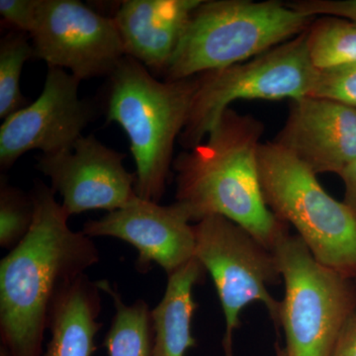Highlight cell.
Instances as JSON below:
<instances>
[{"label":"cell","instance_id":"cell-1","mask_svg":"<svg viewBox=\"0 0 356 356\" xmlns=\"http://www.w3.org/2000/svg\"><path fill=\"white\" fill-rule=\"evenodd\" d=\"M55 194L35 181L31 228L0 262V337L11 356H43L56 293L99 261L90 238L70 228Z\"/></svg>","mask_w":356,"mask_h":356},{"label":"cell","instance_id":"cell-2","mask_svg":"<svg viewBox=\"0 0 356 356\" xmlns=\"http://www.w3.org/2000/svg\"><path fill=\"white\" fill-rule=\"evenodd\" d=\"M264 125L252 115L229 108L207 140L173 159L177 201L191 222L219 215L240 225L273 250L289 233L264 202L259 151Z\"/></svg>","mask_w":356,"mask_h":356},{"label":"cell","instance_id":"cell-3","mask_svg":"<svg viewBox=\"0 0 356 356\" xmlns=\"http://www.w3.org/2000/svg\"><path fill=\"white\" fill-rule=\"evenodd\" d=\"M107 83L106 121L115 122L127 134L136 163V194L159 203L165 195L175 143L191 111L196 76L161 81L125 56Z\"/></svg>","mask_w":356,"mask_h":356},{"label":"cell","instance_id":"cell-4","mask_svg":"<svg viewBox=\"0 0 356 356\" xmlns=\"http://www.w3.org/2000/svg\"><path fill=\"white\" fill-rule=\"evenodd\" d=\"M316 18L277 0H202L192 13L165 81L245 62L299 36Z\"/></svg>","mask_w":356,"mask_h":356},{"label":"cell","instance_id":"cell-5","mask_svg":"<svg viewBox=\"0 0 356 356\" xmlns=\"http://www.w3.org/2000/svg\"><path fill=\"white\" fill-rule=\"evenodd\" d=\"M259 175L264 202L291 225L318 261L356 278V218L317 175L273 142L261 143Z\"/></svg>","mask_w":356,"mask_h":356},{"label":"cell","instance_id":"cell-6","mask_svg":"<svg viewBox=\"0 0 356 356\" xmlns=\"http://www.w3.org/2000/svg\"><path fill=\"white\" fill-rule=\"evenodd\" d=\"M285 285L280 325L288 356H331L356 310V282L321 264L298 235L281 236L273 250Z\"/></svg>","mask_w":356,"mask_h":356},{"label":"cell","instance_id":"cell-7","mask_svg":"<svg viewBox=\"0 0 356 356\" xmlns=\"http://www.w3.org/2000/svg\"><path fill=\"white\" fill-rule=\"evenodd\" d=\"M306 31L245 62L196 76L197 86L178 143L186 151L198 146L236 100L310 95L318 70L309 58Z\"/></svg>","mask_w":356,"mask_h":356},{"label":"cell","instance_id":"cell-8","mask_svg":"<svg viewBox=\"0 0 356 356\" xmlns=\"http://www.w3.org/2000/svg\"><path fill=\"white\" fill-rule=\"evenodd\" d=\"M193 229L194 257L212 276L224 312L225 356H234V334L245 307L261 302L274 325H280V302L269 292L282 280L280 268L273 250L227 218H204Z\"/></svg>","mask_w":356,"mask_h":356},{"label":"cell","instance_id":"cell-9","mask_svg":"<svg viewBox=\"0 0 356 356\" xmlns=\"http://www.w3.org/2000/svg\"><path fill=\"white\" fill-rule=\"evenodd\" d=\"M30 38L34 58L81 81L108 77L126 56L113 18L79 0H41Z\"/></svg>","mask_w":356,"mask_h":356},{"label":"cell","instance_id":"cell-10","mask_svg":"<svg viewBox=\"0 0 356 356\" xmlns=\"http://www.w3.org/2000/svg\"><path fill=\"white\" fill-rule=\"evenodd\" d=\"M79 83L65 70L49 67L41 95L4 119L0 128L2 170L33 149L50 156L72 149L95 115L79 98Z\"/></svg>","mask_w":356,"mask_h":356},{"label":"cell","instance_id":"cell-11","mask_svg":"<svg viewBox=\"0 0 356 356\" xmlns=\"http://www.w3.org/2000/svg\"><path fill=\"white\" fill-rule=\"evenodd\" d=\"M125 158L95 136H81L70 151L39 156L36 168L63 196L67 216L90 210L112 212L137 197L136 173L126 170Z\"/></svg>","mask_w":356,"mask_h":356},{"label":"cell","instance_id":"cell-12","mask_svg":"<svg viewBox=\"0 0 356 356\" xmlns=\"http://www.w3.org/2000/svg\"><path fill=\"white\" fill-rule=\"evenodd\" d=\"M186 211L177 202L163 206L136 197L127 205L84 224L89 236H113L138 250L136 266L145 273L152 264L175 273L194 259L195 236Z\"/></svg>","mask_w":356,"mask_h":356},{"label":"cell","instance_id":"cell-13","mask_svg":"<svg viewBox=\"0 0 356 356\" xmlns=\"http://www.w3.org/2000/svg\"><path fill=\"white\" fill-rule=\"evenodd\" d=\"M273 143L316 175H339L356 159V107L310 95L290 100Z\"/></svg>","mask_w":356,"mask_h":356},{"label":"cell","instance_id":"cell-14","mask_svg":"<svg viewBox=\"0 0 356 356\" xmlns=\"http://www.w3.org/2000/svg\"><path fill=\"white\" fill-rule=\"evenodd\" d=\"M202 0H127L113 20L125 55L165 77L193 11Z\"/></svg>","mask_w":356,"mask_h":356},{"label":"cell","instance_id":"cell-15","mask_svg":"<svg viewBox=\"0 0 356 356\" xmlns=\"http://www.w3.org/2000/svg\"><path fill=\"white\" fill-rule=\"evenodd\" d=\"M99 286L86 274L60 287L48 317L51 339L43 356H92L102 310Z\"/></svg>","mask_w":356,"mask_h":356},{"label":"cell","instance_id":"cell-16","mask_svg":"<svg viewBox=\"0 0 356 356\" xmlns=\"http://www.w3.org/2000/svg\"><path fill=\"white\" fill-rule=\"evenodd\" d=\"M207 273L194 257L168 275V286L159 305L152 310L154 331V356H186L196 346L191 322L197 303L193 288L202 282Z\"/></svg>","mask_w":356,"mask_h":356},{"label":"cell","instance_id":"cell-17","mask_svg":"<svg viewBox=\"0 0 356 356\" xmlns=\"http://www.w3.org/2000/svg\"><path fill=\"white\" fill-rule=\"evenodd\" d=\"M98 286L111 297L115 315L103 346L109 356H154V331L152 310L144 300L127 305L109 281Z\"/></svg>","mask_w":356,"mask_h":356},{"label":"cell","instance_id":"cell-18","mask_svg":"<svg viewBox=\"0 0 356 356\" xmlns=\"http://www.w3.org/2000/svg\"><path fill=\"white\" fill-rule=\"evenodd\" d=\"M312 65L325 70L356 63V24L337 16L316 18L306 31Z\"/></svg>","mask_w":356,"mask_h":356},{"label":"cell","instance_id":"cell-19","mask_svg":"<svg viewBox=\"0 0 356 356\" xmlns=\"http://www.w3.org/2000/svg\"><path fill=\"white\" fill-rule=\"evenodd\" d=\"M34 58L27 34L9 33L0 42V118L6 119L27 106L21 93L20 79L26 60Z\"/></svg>","mask_w":356,"mask_h":356},{"label":"cell","instance_id":"cell-20","mask_svg":"<svg viewBox=\"0 0 356 356\" xmlns=\"http://www.w3.org/2000/svg\"><path fill=\"white\" fill-rule=\"evenodd\" d=\"M34 205L31 196L1 179L0 187V245L13 250L31 228Z\"/></svg>","mask_w":356,"mask_h":356},{"label":"cell","instance_id":"cell-21","mask_svg":"<svg viewBox=\"0 0 356 356\" xmlns=\"http://www.w3.org/2000/svg\"><path fill=\"white\" fill-rule=\"evenodd\" d=\"M310 96L327 98L356 107V63L334 69L318 70Z\"/></svg>","mask_w":356,"mask_h":356},{"label":"cell","instance_id":"cell-22","mask_svg":"<svg viewBox=\"0 0 356 356\" xmlns=\"http://www.w3.org/2000/svg\"><path fill=\"white\" fill-rule=\"evenodd\" d=\"M41 0H1L0 14L18 31L31 34L38 19Z\"/></svg>","mask_w":356,"mask_h":356},{"label":"cell","instance_id":"cell-23","mask_svg":"<svg viewBox=\"0 0 356 356\" xmlns=\"http://www.w3.org/2000/svg\"><path fill=\"white\" fill-rule=\"evenodd\" d=\"M287 4L307 15L337 16L356 24V0H296Z\"/></svg>","mask_w":356,"mask_h":356},{"label":"cell","instance_id":"cell-24","mask_svg":"<svg viewBox=\"0 0 356 356\" xmlns=\"http://www.w3.org/2000/svg\"><path fill=\"white\" fill-rule=\"evenodd\" d=\"M331 356H356V310L339 332Z\"/></svg>","mask_w":356,"mask_h":356},{"label":"cell","instance_id":"cell-25","mask_svg":"<svg viewBox=\"0 0 356 356\" xmlns=\"http://www.w3.org/2000/svg\"><path fill=\"white\" fill-rule=\"evenodd\" d=\"M344 185L343 202L356 218V159L339 173Z\"/></svg>","mask_w":356,"mask_h":356},{"label":"cell","instance_id":"cell-26","mask_svg":"<svg viewBox=\"0 0 356 356\" xmlns=\"http://www.w3.org/2000/svg\"><path fill=\"white\" fill-rule=\"evenodd\" d=\"M276 355H277V356H288L285 348H280L278 344L276 346Z\"/></svg>","mask_w":356,"mask_h":356},{"label":"cell","instance_id":"cell-27","mask_svg":"<svg viewBox=\"0 0 356 356\" xmlns=\"http://www.w3.org/2000/svg\"><path fill=\"white\" fill-rule=\"evenodd\" d=\"M0 356H11L10 353H8V350H6L4 346H1V348H0Z\"/></svg>","mask_w":356,"mask_h":356},{"label":"cell","instance_id":"cell-28","mask_svg":"<svg viewBox=\"0 0 356 356\" xmlns=\"http://www.w3.org/2000/svg\"><path fill=\"white\" fill-rule=\"evenodd\" d=\"M355 282H356V278H355Z\"/></svg>","mask_w":356,"mask_h":356}]
</instances>
